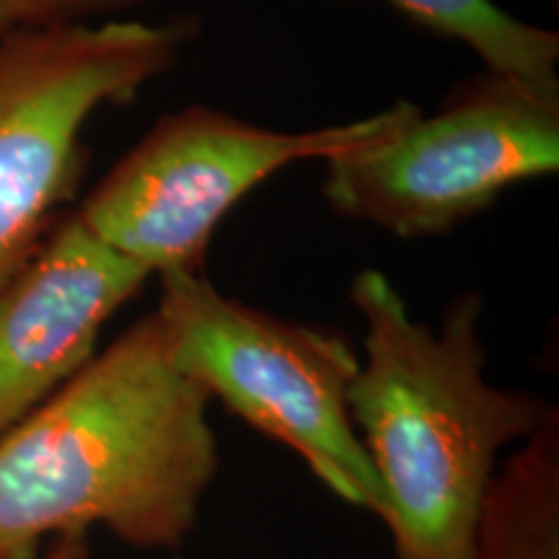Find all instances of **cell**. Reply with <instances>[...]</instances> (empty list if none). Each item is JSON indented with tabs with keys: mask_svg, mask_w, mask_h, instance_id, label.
I'll list each match as a JSON object with an SVG mask.
<instances>
[{
	"mask_svg": "<svg viewBox=\"0 0 559 559\" xmlns=\"http://www.w3.org/2000/svg\"><path fill=\"white\" fill-rule=\"evenodd\" d=\"M210 396L171 362L156 313L0 436V559L107 528L174 551L221 469Z\"/></svg>",
	"mask_w": 559,
	"mask_h": 559,
	"instance_id": "obj_1",
	"label": "cell"
},
{
	"mask_svg": "<svg viewBox=\"0 0 559 559\" xmlns=\"http://www.w3.org/2000/svg\"><path fill=\"white\" fill-rule=\"evenodd\" d=\"M349 296L366 321L349 417L386 498L394 555L472 559L500 451L534 436L555 407L485 379L477 293L451 300L438 330L412 319L379 270H362Z\"/></svg>",
	"mask_w": 559,
	"mask_h": 559,
	"instance_id": "obj_2",
	"label": "cell"
},
{
	"mask_svg": "<svg viewBox=\"0 0 559 559\" xmlns=\"http://www.w3.org/2000/svg\"><path fill=\"white\" fill-rule=\"evenodd\" d=\"M171 362L264 436L288 445L347 506L383 519L386 498L349 417L360 355L347 337L223 296L200 272L158 277Z\"/></svg>",
	"mask_w": 559,
	"mask_h": 559,
	"instance_id": "obj_3",
	"label": "cell"
},
{
	"mask_svg": "<svg viewBox=\"0 0 559 559\" xmlns=\"http://www.w3.org/2000/svg\"><path fill=\"white\" fill-rule=\"evenodd\" d=\"M198 26L99 19L0 37V290L75 190L83 130L177 66Z\"/></svg>",
	"mask_w": 559,
	"mask_h": 559,
	"instance_id": "obj_4",
	"label": "cell"
},
{
	"mask_svg": "<svg viewBox=\"0 0 559 559\" xmlns=\"http://www.w3.org/2000/svg\"><path fill=\"white\" fill-rule=\"evenodd\" d=\"M396 102L379 115L313 130H272L210 107L160 117L75 210L91 234L153 277L200 272L236 202L300 160H332L386 138L417 115Z\"/></svg>",
	"mask_w": 559,
	"mask_h": 559,
	"instance_id": "obj_5",
	"label": "cell"
},
{
	"mask_svg": "<svg viewBox=\"0 0 559 559\" xmlns=\"http://www.w3.org/2000/svg\"><path fill=\"white\" fill-rule=\"evenodd\" d=\"M559 169V91L513 75L461 83L436 115L326 160L324 200L400 239L449 234L502 192Z\"/></svg>",
	"mask_w": 559,
	"mask_h": 559,
	"instance_id": "obj_6",
	"label": "cell"
},
{
	"mask_svg": "<svg viewBox=\"0 0 559 559\" xmlns=\"http://www.w3.org/2000/svg\"><path fill=\"white\" fill-rule=\"evenodd\" d=\"M151 275L70 215L0 290V436L96 355L107 321Z\"/></svg>",
	"mask_w": 559,
	"mask_h": 559,
	"instance_id": "obj_7",
	"label": "cell"
},
{
	"mask_svg": "<svg viewBox=\"0 0 559 559\" xmlns=\"http://www.w3.org/2000/svg\"><path fill=\"white\" fill-rule=\"evenodd\" d=\"M472 559H559V412L495 472Z\"/></svg>",
	"mask_w": 559,
	"mask_h": 559,
	"instance_id": "obj_8",
	"label": "cell"
},
{
	"mask_svg": "<svg viewBox=\"0 0 559 559\" xmlns=\"http://www.w3.org/2000/svg\"><path fill=\"white\" fill-rule=\"evenodd\" d=\"M419 26L466 45L487 70L559 91V34L526 24L495 0H389Z\"/></svg>",
	"mask_w": 559,
	"mask_h": 559,
	"instance_id": "obj_9",
	"label": "cell"
},
{
	"mask_svg": "<svg viewBox=\"0 0 559 559\" xmlns=\"http://www.w3.org/2000/svg\"><path fill=\"white\" fill-rule=\"evenodd\" d=\"M148 0H0V37L58 24L99 21L107 13L138 9Z\"/></svg>",
	"mask_w": 559,
	"mask_h": 559,
	"instance_id": "obj_10",
	"label": "cell"
},
{
	"mask_svg": "<svg viewBox=\"0 0 559 559\" xmlns=\"http://www.w3.org/2000/svg\"><path fill=\"white\" fill-rule=\"evenodd\" d=\"M29 559H91V542L86 534H68L50 539Z\"/></svg>",
	"mask_w": 559,
	"mask_h": 559,
	"instance_id": "obj_11",
	"label": "cell"
}]
</instances>
